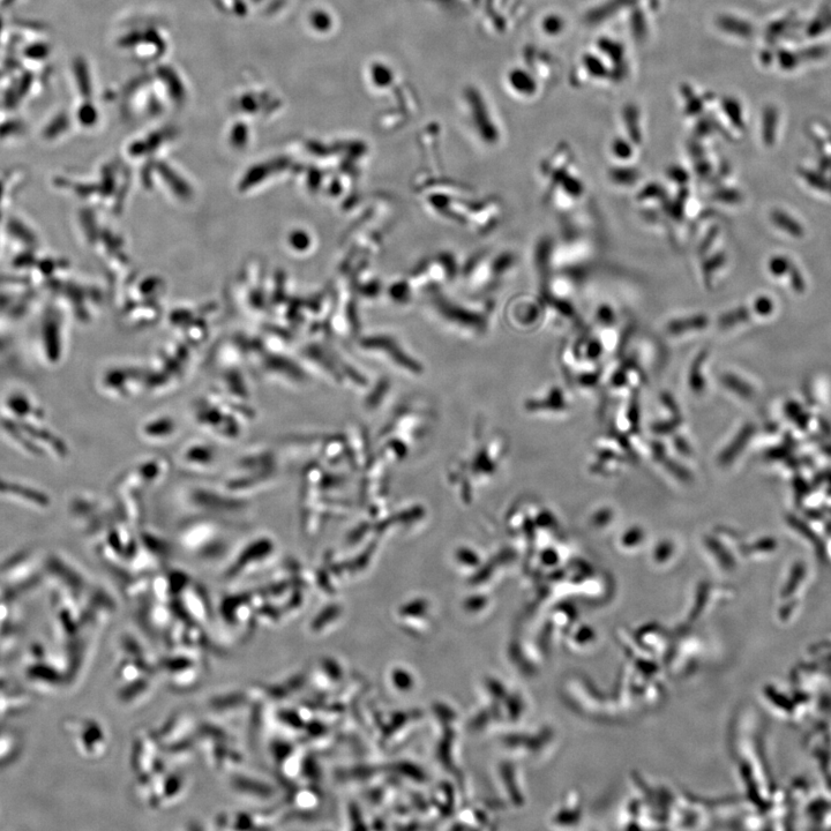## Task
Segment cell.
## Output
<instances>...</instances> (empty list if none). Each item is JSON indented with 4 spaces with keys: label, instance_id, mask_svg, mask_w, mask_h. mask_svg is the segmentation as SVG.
I'll return each instance as SVG.
<instances>
[{
    "label": "cell",
    "instance_id": "cell-1",
    "mask_svg": "<svg viewBox=\"0 0 831 831\" xmlns=\"http://www.w3.org/2000/svg\"><path fill=\"white\" fill-rule=\"evenodd\" d=\"M0 430L19 451L36 459L63 460L66 441L52 429L39 401L25 392H12L0 401Z\"/></svg>",
    "mask_w": 831,
    "mask_h": 831
},
{
    "label": "cell",
    "instance_id": "cell-2",
    "mask_svg": "<svg viewBox=\"0 0 831 831\" xmlns=\"http://www.w3.org/2000/svg\"><path fill=\"white\" fill-rule=\"evenodd\" d=\"M276 476V456L268 448L246 452L232 463L221 489L239 498L267 489Z\"/></svg>",
    "mask_w": 831,
    "mask_h": 831
},
{
    "label": "cell",
    "instance_id": "cell-3",
    "mask_svg": "<svg viewBox=\"0 0 831 831\" xmlns=\"http://www.w3.org/2000/svg\"><path fill=\"white\" fill-rule=\"evenodd\" d=\"M232 524V520L202 516L198 521L183 524L179 530V543L202 560L219 559L230 549L228 530Z\"/></svg>",
    "mask_w": 831,
    "mask_h": 831
},
{
    "label": "cell",
    "instance_id": "cell-4",
    "mask_svg": "<svg viewBox=\"0 0 831 831\" xmlns=\"http://www.w3.org/2000/svg\"><path fill=\"white\" fill-rule=\"evenodd\" d=\"M194 421L202 430L226 441H235L243 436L244 422L226 407L211 398L193 404Z\"/></svg>",
    "mask_w": 831,
    "mask_h": 831
},
{
    "label": "cell",
    "instance_id": "cell-5",
    "mask_svg": "<svg viewBox=\"0 0 831 831\" xmlns=\"http://www.w3.org/2000/svg\"><path fill=\"white\" fill-rule=\"evenodd\" d=\"M184 499L192 509H198L200 513L212 518L226 520L244 514L250 506L246 499L232 496L222 489L192 488L186 492Z\"/></svg>",
    "mask_w": 831,
    "mask_h": 831
},
{
    "label": "cell",
    "instance_id": "cell-6",
    "mask_svg": "<svg viewBox=\"0 0 831 831\" xmlns=\"http://www.w3.org/2000/svg\"><path fill=\"white\" fill-rule=\"evenodd\" d=\"M275 543L272 537L268 535H258L251 539V541L244 544L243 548L239 550L237 557L234 560V565L229 568V576L241 575L247 568H253L265 560L274 552Z\"/></svg>",
    "mask_w": 831,
    "mask_h": 831
},
{
    "label": "cell",
    "instance_id": "cell-7",
    "mask_svg": "<svg viewBox=\"0 0 831 831\" xmlns=\"http://www.w3.org/2000/svg\"><path fill=\"white\" fill-rule=\"evenodd\" d=\"M219 460L220 453L217 448L205 441H193L187 444L179 454L181 466L193 473H206V471L213 470Z\"/></svg>",
    "mask_w": 831,
    "mask_h": 831
},
{
    "label": "cell",
    "instance_id": "cell-8",
    "mask_svg": "<svg viewBox=\"0 0 831 831\" xmlns=\"http://www.w3.org/2000/svg\"><path fill=\"white\" fill-rule=\"evenodd\" d=\"M178 432V423L170 415L149 417L139 426V436L148 444L168 443L177 436Z\"/></svg>",
    "mask_w": 831,
    "mask_h": 831
},
{
    "label": "cell",
    "instance_id": "cell-9",
    "mask_svg": "<svg viewBox=\"0 0 831 831\" xmlns=\"http://www.w3.org/2000/svg\"><path fill=\"white\" fill-rule=\"evenodd\" d=\"M709 325L710 318L706 313H693L690 316L672 318L666 323V331L672 336H681L705 331Z\"/></svg>",
    "mask_w": 831,
    "mask_h": 831
},
{
    "label": "cell",
    "instance_id": "cell-10",
    "mask_svg": "<svg viewBox=\"0 0 831 831\" xmlns=\"http://www.w3.org/2000/svg\"><path fill=\"white\" fill-rule=\"evenodd\" d=\"M556 190L564 191L565 197L567 198L579 200L585 196L586 185L580 176L571 174L570 170H567L563 177L560 178Z\"/></svg>",
    "mask_w": 831,
    "mask_h": 831
},
{
    "label": "cell",
    "instance_id": "cell-11",
    "mask_svg": "<svg viewBox=\"0 0 831 831\" xmlns=\"http://www.w3.org/2000/svg\"><path fill=\"white\" fill-rule=\"evenodd\" d=\"M641 172L630 167L612 168L608 172V178L612 184L619 187H633L641 179Z\"/></svg>",
    "mask_w": 831,
    "mask_h": 831
},
{
    "label": "cell",
    "instance_id": "cell-12",
    "mask_svg": "<svg viewBox=\"0 0 831 831\" xmlns=\"http://www.w3.org/2000/svg\"><path fill=\"white\" fill-rule=\"evenodd\" d=\"M770 217L776 227L788 232L789 235L793 237H801L804 235L803 227L796 220H793L791 216L780 211V209H776V211L771 213Z\"/></svg>",
    "mask_w": 831,
    "mask_h": 831
},
{
    "label": "cell",
    "instance_id": "cell-13",
    "mask_svg": "<svg viewBox=\"0 0 831 831\" xmlns=\"http://www.w3.org/2000/svg\"><path fill=\"white\" fill-rule=\"evenodd\" d=\"M750 317V310L746 306H739V308L723 313L718 318L717 324L721 328L728 329L746 323V321L750 320Z\"/></svg>",
    "mask_w": 831,
    "mask_h": 831
},
{
    "label": "cell",
    "instance_id": "cell-14",
    "mask_svg": "<svg viewBox=\"0 0 831 831\" xmlns=\"http://www.w3.org/2000/svg\"><path fill=\"white\" fill-rule=\"evenodd\" d=\"M713 198L725 205H737L741 200H743V196H741L739 191L729 189V187H726V189H718L713 194Z\"/></svg>",
    "mask_w": 831,
    "mask_h": 831
},
{
    "label": "cell",
    "instance_id": "cell-15",
    "mask_svg": "<svg viewBox=\"0 0 831 831\" xmlns=\"http://www.w3.org/2000/svg\"><path fill=\"white\" fill-rule=\"evenodd\" d=\"M665 191L661 184H649L640 192L639 201L645 202L650 200L661 201L665 198Z\"/></svg>",
    "mask_w": 831,
    "mask_h": 831
},
{
    "label": "cell",
    "instance_id": "cell-16",
    "mask_svg": "<svg viewBox=\"0 0 831 831\" xmlns=\"http://www.w3.org/2000/svg\"><path fill=\"white\" fill-rule=\"evenodd\" d=\"M790 268V261L781 256L774 257L769 262V271L774 276H783L785 273H789Z\"/></svg>",
    "mask_w": 831,
    "mask_h": 831
},
{
    "label": "cell",
    "instance_id": "cell-17",
    "mask_svg": "<svg viewBox=\"0 0 831 831\" xmlns=\"http://www.w3.org/2000/svg\"><path fill=\"white\" fill-rule=\"evenodd\" d=\"M596 319L598 323L610 326L616 323V313L610 305H601L596 312Z\"/></svg>",
    "mask_w": 831,
    "mask_h": 831
},
{
    "label": "cell",
    "instance_id": "cell-18",
    "mask_svg": "<svg viewBox=\"0 0 831 831\" xmlns=\"http://www.w3.org/2000/svg\"><path fill=\"white\" fill-rule=\"evenodd\" d=\"M774 310V303L768 297H759L755 299L754 302V311L759 314V316L767 317L771 312Z\"/></svg>",
    "mask_w": 831,
    "mask_h": 831
},
{
    "label": "cell",
    "instance_id": "cell-19",
    "mask_svg": "<svg viewBox=\"0 0 831 831\" xmlns=\"http://www.w3.org/2000/svg\"><path fill=\"white\" fill-rule=\"evenodd\" d=\"M672 183L679 184L681 186H685L688 181H690V176H688L687 172L681 168H670L668 170V176Z\"/></svg>",
    "mask_w": 831,
    "mask_h": 831
},
{
    "label": "cell",
    "instance_id": "cell-20",
    "mask_svg": "<svg viewBox=\"0 0 831 831\" xmlns=\"http://www.w3.org/2000/svg\"><path fill=\"white\" fill-rule=\"evenodd\" d=\"M789 273H790V276H791V286H792V288L795 289L797 291V293H803V291L805 290V286H806L804 277L801 276L800 272L798 271V269L796 267L791 266Z\"/></svg>",
    "mask_w": 831,
    "mask_h": 831
},
{
    "label": "cell",
    "instance_id": "cell-21",
    "mask_svg": "<svg viewBox=\"0 0 831 831\" xmlns=\"http://www.w3.org/2000/svg\"><path fill=\"white\" fill-rule=\"evenodd\" d=\"M805 178H806V181L808 183L812 184V186L816 187V189L823 190V191H827V190L830 189L826 179L821 177V176H818V175H815V174H806ZM830 191H831V189H830Z\"/></svg>",
    "mask_w": 831,
    "mask_h": 831
},
{
    "label": "cell",
    "instance_id": "cell-22",
    "mask_svg": "<svg viewBox=\"0 0 831 831\" xmlns=\"http://www.w3.org/2000/svg\"><path fill=\"white\" fill-rule=\"evenodd\" d=\"M613 152H615L618 159L621 160H630L632 156L630 147L621 144V142H617L615 148H613Z\"/></svg>",
    "mask_w": 831,
    "mask_h": 831
}]
</instances>
